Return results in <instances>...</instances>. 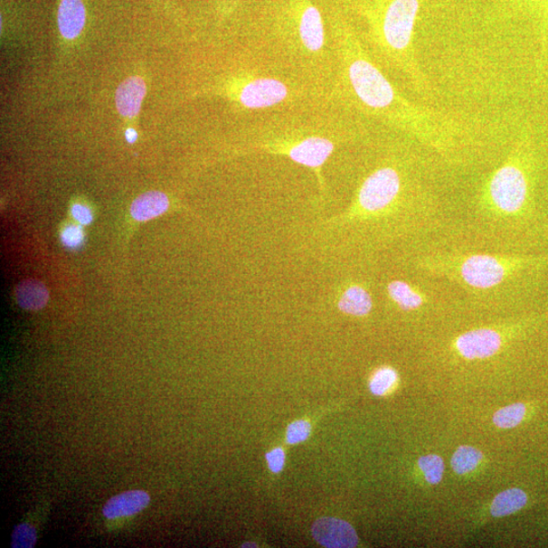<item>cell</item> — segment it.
I'll return each mask as SVG.
<instances>
[{
  "label": "cell",
  "mask_w": 548,
  "mask_h": 548,
  "mask_svg": "<svg viewBox=\"0 0 548 548\" xmlns=\"http://www.w3.org/2000/svg\"><path fill=\"white\" fill-rule=\"evenodd\" d=\"M300 36L304 45L311 52H318L324 44V27L317 7L307 5L300 21Z\"/></svg>",
  "instance_id": "obj_16"
},
{
  "label": "cell",
  "mask_w": 548,
  "mask_h": 548,
  "mask_svg": "<svg viewBox=\"0 0 548 548\" xmlns=\"http://www.w3.org/2000/svg\"><path fill=\"white\" fill-rule=\"evenodd\" d=\"M419 0H393L384 19V35L395 49L408 47L419 12Z\"/></svg>",
  "instance_id": "obj_5"
},
{
  "label": "cell",
  "mask_w": 548,
  "mask_h": 548,
  "mask_svg": "<svg viewBox=\"0 0 548 548\" xmlns=\"http://www.w3.org/2000/svg\"><path fill=\"white\" fill-rule=\"evenodd\" d=\"M528 501L527 495L520 488H510L497 495L491 506L494 517H505L524 508Z\"/></svg>",
  "instance_id": "obj_18"
},
{
  "label": "cell",
  "mask_w": 548,
  "mask_h": 548,
  "mask_svg": "<svg viewBox=\"0 0 548 548\" xmlns=\"http://www.w3.org/2000/svg\"><path fill=\"white\" fill-rule=\"evenodd\" d=\"M146 93L145 80L132 77L124 80L116 91V106L124 118H134L140 111Z\"/></svg>",
  "instance_id": "obj_11"
},
{
  "label": "cell",
  "mask_w": 548,
  "mask_h": 548,
  "mask_svg": "<svg viewBox=\"0 0 548 548\" xmlns=\"http://www.w3.org/2000/svg\"><path fill=\"white\" fill-rule=\"evenodd\" d=\"M527 194L528 182L517 165L505 164L488 182V204L502 217L520 213L526 203Z\"/></svg>",
  "instance_id": "obj_2"
},
{
  "label": "cell",
  "mask_w": 548,
  "mask_h": 548,
  "mask_svg": "<svg viewBox=\"0 0 548 548\" xmlns=\"http://www.w3.org/2000/svg\"><path fill=\"white\" fill-rule=\"evenodd\" d=\"M288 90L282 82L272 79H260L249 82L241 91L240 101L250 109L270 107L284 101Z\"/></svg>",
  "instance_id": "obj_8"
},
{
  "label": "cell",
  "mask_w": 548,
  "mask_h": 548,
  "mask_svg": "<svg viewBox=\"0 0 548 548\" xmlns=\"http://www.w3.org/2000/svg\"><path fill=\"white\" fill-rule=\"evenodd\" d=\"M151 503V496L141 489H131L111 497L103 506V516L115 520L135 516Z\"/></svg>",
  "instance_id": "obj_9"
},
{
  "label": "cell",
  "mask_w": 548,
  "mask_h": 548,
  "mask_svg": "<svg viewBox=\"0 0 548 548\" xmlns=\"http://www.w3.org/2000/svg\"><path fill=\"white\" fill-rule=\"evenodd\" d=\"M37 543V530L29 523L16 526L12 534L13 548H32Z\"/></svg>",
  "instance_id": "obj_23"
},
{
  "label": "cell",
  "mask_w": 548,
  "mask_h": 548,
  "mask_svg": "<svg viewBox=\"0 0 548 548\" xmlns=\"http://www.w3.org/2000/svg\"><path fill=\"white\" fill-rule=\"evenodd\" d=\"M334 144L328 139L310 137L290 148L288 155L298 164L319 169L334 152Z\"/></svg>",
  "instance_id": "obj_10"
},
{
  "label": "cell",
  "mask_w": 548,
  "mask_h": 548,
  "mask_svg": "<svg viewBox=\"0 0 548 548\" xmlns=\"http://www.w3.org/2000/svg\"><path fill=\"white\" fill-rule=\"evenodd\" d=\"M312 534L315 541L324 547L353 548L359 543L354 527L342 519L320 518L314 523Z\"/></svg>",
  "instance_id": "obj_7"
},
{
  "label": "cell",
  "mask_w": 548,
  "mask_h": 548,
  "mask_svg": "<svg viewBox=\"0 0 548 548\" xmlns=\"http://www.w3.org/2000/svg\"><path fill=\"white\" fill-rule=\"evenodd\" d=\"M269 469L274 473H279L284 468L286 455L281 448H277L267 454Z\"/></svg>",
  "instance_id": "obj_26"
},
{
  "label": "cell",
  "mask_w": 548,
  "mask_h": 548,
  "mask_svg": "<svg viewBox=\"0 0 548 548\" xmlns=\"http://www.w3.org/2000/svg\"><path fill=\"white\" fill-rule=\"evenodd\" d=\"M526 406L523 403H515L496 411L494 415V422L501 429H513L517 427L524 419Z\"/></svg>",
  "instance_id": "obj_20"
},
{
  "label": "cell",
  "mask_w": 548,
  "mask_h": 548,
  "mask_svg": "<svg viewBox=\"0 0 548 548\" xmlns=\"http://www.w3.org/2000/svg\"><path fill=\"white\" fill-rule=\"evenodd\" d=\"M126 137L129 144H135L137 139V132L135 129L129 128L126 132Z\"/></svg>",
  "instance_id": "obj_28"
},
{
  "label": "cell",
  "mask_w": 548,
  "mask_h": 548,
  "mask_svg": "<svg viewBox=\"0 0 548 548\" xmlns=\"http://www.w3.org/2000/svg\"><path fill=\"white\" fill-rule=\"evenodd\" d=\"M311 434V425L306 420H297L288 427L287 442L290 445L306 441Z\"/></svg>",
  "instance_id": "obj_24"
},
{
  "label": "cell",
  "mask_w": 548,
  "mask_h": 548,
  "mask_svg": "<svg viewBox=\"0 0 548 548\" xmlns=\"http://www.w3.org/2000/svg\"><path fill=\"white\" fill-rule=\"evenodd\" d=\"M71 214L73 219L82 226L90 225L91 221H93V214H91L88 207L80 203L72 205Z\"/></svg>",
  "instance_id": "obj_27"
},
{
  "label": "cell",
  "mask_w": 548,
  "mask_h": 548,
  "mask_svg": "<svg viewBox=\"0 0 548 548\" xmlns=\"http://www.w3.org/2000/svg\"><path fill=\"white\" fill-rule=\"evenodd\" d=\"M420 468L425 475L428 483L437 485L443 478L444 461L438 455H427L419 460Z\"/></svg>",
  "instance_id": "obj_22"
},
{
  "label": "cell",
  "mask_w": 548,
  "mask_h": 548,
  "mask_svg": "<svg viewBox=\"0 0 548 548\" xmlns=\"http://www.w3.org/2000/svg\"><path fill=\"white\" fill-rule=\"evenodd\" d=\"M402 181L392 168L373 172L364 182L358 196V206L363 213H377L392 204L401 193Z\"/></svg>",
  "instance_id": "obj_3"
},
{
  "label": "cell",
  "mask_w": 548,
  "mask_h": 548,
  "mask_svg": "<svg viewBox=\"0 0 548 548\" xmlns=\"http://www.w3.org/2000/svg\"><path fill=\"white\" fill-rule=\"evenodd\" d=\"M15 298L23 309L37 311L44 308L46 306L49 293L43 282L30 279L21 282L16 287Z\"/></svg>",
  "instance_id": "obj_17"
},
{
  "label": "cell",
  "mask_w": 548,
  "mask_h": 548,
  "mask_svg": "<svg viewBox=\"0 0 548 548\" xmlns=\"http://www.w3.org/2000/svg\"><path fill=\"white\" fill-rule=\"evenodd\" d=\"M86 24V10L81 0H61L58 10V26L66 39L77 38Z\"/></svg>",
  "instance_id": "obj_12"
},
{
  "label": "cell",
  "mask_w": 548,
  "mask_h": 548,
  "mask_svg": "<svg viewBox=\"0 0 548 548\" xmlns=\"http://www.w3.org/2000/svg\"><path fill=\"white\" fill-rule=\"evenodd\" d=\"M502 343L499 332L491 328H479L457 338L456 348L465 359L484 360L499 352Z\"/></svg>",
  "instance_id": "obj_6"
},
{
  "label": "cell",
  "mask_w": 548,
  "mask_h": 548,
  "mask_svg": "<svg viewBox=\"0 0 548 548\" xmlns=\"http://www.w3.org/2000/svg\"><path fill=\"white\" fill-rule=\"evenodd\" d=\"M390 300L403 311L420 309L429 301L425 292L404 280H392L387 286Z\"/></svg>",
  "instance_id": "obj_13"
},
{
  "label": "cell",
  "mask_w": 548,
  "mask_h": 548,
  "mask_svg": "<svg viewBox=\"0 0 548 548\" xmlns=\"http://www.w3.org/2000/svg\"><path fill=\"white\" fill-rule=\"evenodd\" d=\"M543 260L493 254L436 255L425 257L420 268L458 282L465 288L486 292L499 288L519 272L543 264Z\"/></svg>",
  "instance_id": "obj_1"
},
{
  "label": "cell",
  "mask_w": 548,
  "mask_h": 548,
  "mask_svg": "<svg viewBox=\"0 0 548 548\" xmlns=\"http://www.w3.org/2000/svg\"><path fill=\"white\" fill-rule=\"evenodd\" d=\"M483 460V453L470 446H462L455 452L452 457V468L458 475H467V473L475 470L479 462Z\"/></svg>",
  "instance_id": "obj_19"
},
{
  "label": "cell",
  "mask_w": 548,
  "mask_h": 548,
  "mask_svg": "<svg viewBox=\"0 0 548 548\" xmlns=\"http://www.w3.org/2000/svg\"><path fill=\"white\" fill-rule=\"evenodd\" d=\"M84 231L80 226H68L61 232V242L71 249L79 248L84 242Z\"/></svg>",
  "instance_id": "obj_25"
},
{
  "label": "cell",
  "mask_w": 548,
  "mask_h": 548,
  "mask_svg": "<svg viewBox=\"0 0 548 548\" xmlns=\"http://www.w3.org/2000/svg\"><path fill=\"white\" fill-rule=\"evenodd\" d=\"M350 79L362 101L373 108H384L393 102L394 91L375 66L364 61H354Z\"/></svg>",
  "instance_id": "obj_4"
},
{
  "label": "cell",
  "mask_w": 548,
  "mask_h": 548,
  "mask_svg": "<svg viewBox=\"0 0 548 548\" xmlns=\"http://www.w3.org/2000/svg\"><path fill=\"white\" fill-rule=\"evenodd\" d=\"M397 381V373L392 368L383 367L373 373L370 381V389L373 394L385 395Z\"/></svg>",
  "instance_id": "obj_21"
},
{
  "label": "cell",
  "mask_w": 548,
  "mask_h": 548,
  "mask_svg": "<svg viewBox=\"0 0 548 548\" xmlns=\"http://www.w3.org/2000/svg\"><path fill=\"white\" fill-rule=\"evenodd\" d=\"M169 198L159 191H151L138 196L131 204L132 218L138 222L153 220L169 209Z\"/></svg>",
  "instance_id": "obj_15"
},
{
  "label": "cell",
  "mask_w": 548,
  "mask_h": 548,
  "mask_svg": "<svg viewBox=\"0 0 548 548\" xmlns=\"http://www.w3.org/2000/svg\"><path fill=\"white\" fill-rule=\"evenodd\" d=\"M337 307L345 314L364 317H367L373 309V298L364 287L351 285L340 295Z\"/></svg>",
  "instance_id": "obj_14"
}]
</instances>
